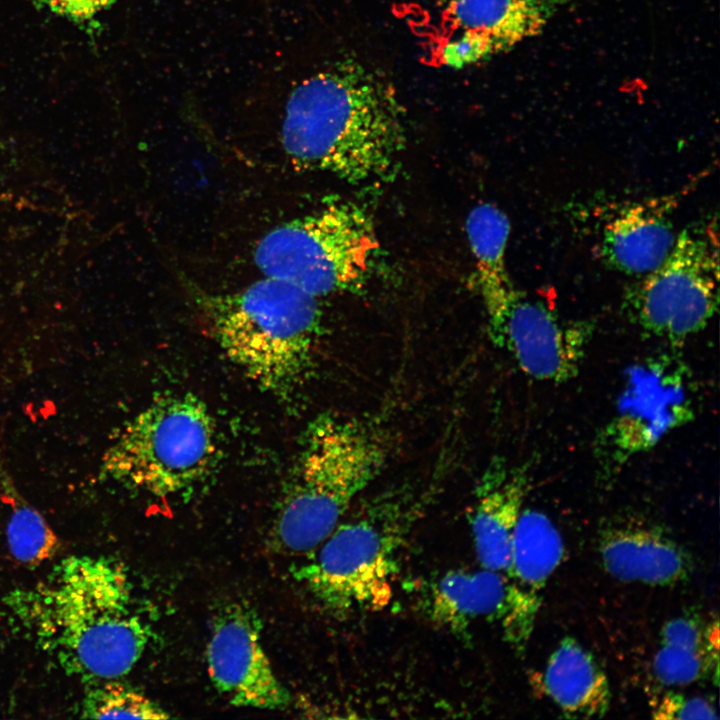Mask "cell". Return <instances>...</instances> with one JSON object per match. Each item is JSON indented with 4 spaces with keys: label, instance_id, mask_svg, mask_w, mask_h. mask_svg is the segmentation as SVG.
Wrapping results in <instances>:
<instances>
[{
    "label": "cell",
    "instance_id": "16",
    "mask_svg": "<svg viewBox=\"0 0 720 720\" xmlns=\"http://www.w3.org/2000/svg\"><path fill=\"white\" fill-rule=\"evenodd\" d=\"M675 196L631 205L604 227L601 255L613 268L646 275L673 249L677 235L670 218Z\"/></svg>",
    "mask_w": 720,
    "mask_h": 720
},
{
    "label": "cell",
    "instance_id": "14",
    "mask_svg": "<svg viewBox=\"0 0 720 720\" xmlns=\"http://www.w3.org/2000/svg\"><path fill=\"white\" fill-rule=\"evenodd\" d=\"M598 548L606 572L622 582L664 587L692 572L687 551L662 528L638 517L608 521L599 531Z\"/></svg>",
    "mask_w": 720,
    "mask_h": 720
},
{
    "label": "cell",
    "instance_id": "21",
    "mask_svg": "<svg viewBox=\"0 0 720 720\" xmlns=\"http://www.w3.org/2000/svg\"><path fill=\"white\" fill-rule=\"evenodd\" d=\"M81 717L90 719H166L170 715L141 692L118 679L90 683L84 695Z\"/></svg>",
    "mask_w": 720,
    "mask_h": 720
},
{
    "label": "cell",
    "instance_id": "7",
    "mask_svg": "<svg viewBox=\"0 0 720 720\" xmlns=\"http://www.w3.org/2000/svg\"><path fill=\"white\" fill-rule=\"evenodd\" d=\"M378 248L368 215L353 203L337 202L273 228L254 257L265 276L318 298L359 289Z\"/></svg>",
    "mask_w": 720,
    "mask_h": 720
},
{
    "label": "cell",
    "instance_id": "12",
    "mask_svg": "<svg viewBox=\"0 0 720 720\" xmlns=\"http://www.w3.org/2000/svg\"><path fill=\"white\" fill-rule=\"evenodd\" d=\"M563 554L562 536L551 519L540 510L524 508L512 536L506 595L499 617L504 638L517 653L529 642L543 590Z\"/></svg>",
    "mask_w": 720,
    "mask_h": 720
},
{
    "label": "cell",
    "instance_id": "1",
    "mask_svg": "<svg viewBox=\"0 0 720 720\" xmlns=\"http://www.w3.org/2000/svg\"><path fill=\"white\" fill-rule=\"evenodd\" d=\"M12 601L40 648L88 683L128 674L149 642L125 569L105 556H68Z\"/></svg>",
    "mask_w": 720,
    "mask_h": 720
},
{
    "label": "cell",
    "instance_id": "10",
    "mask_svg": "<svg viewBox=\"0 0 720 720\" xmlns=\"http://www.w3.org/2000/svg\"><path fill=\"white\" fill-rule=\"evenodd\" d=\"M434 1L455 28L440 47V62L462 69L535 36L571 0Z\"/></svg>",
    "mask_w": 720,
    "mask_h": 720
},
{
    "label": "cell",
    "instance_id": "9",
    "mask_svg": "<svg viewBox=\"0 0 720 720\" xmlns=\"http://www.w3.org/2000/svg\"><path fill=\"white\" fill-rule=\"evenodd\" d=\"M480 294L491 338L526 375L553 383L577 375L591 334L587 327L562 322L511 281Z\"/></svg>",
    "mask_w": 720,
    "mask_h": 720
},
{
    "label": "cell",
    "instance_id": "17",
    "mask_svg": "<svg viewBox=\"0 0 720 720\" xmlns=\"http://www.w3.org/2000/svg\"><path fill=\"white\" fill-rule=\"evenodd\" d=\"M542 683L560 711L571 718H599L606 714L611 691L606 674L593 655L572 637H565L551 653Z\"/></svg>",
    "mask_w": 720,
    "mask_h": 720
},
{
    "label": "cell",
    "instance_id": "6",
    "mask_svg": "<svg viewBox=\"0 0 720 720\" xmlns=\"http://www.w3.org/2000/svg\"><path fill=\"white\" fill-rule=\"evenodd\" d=\"M216 452L215 426L193 394L152 401L120 431L102 457L106 479L164 497L196 484Z\"/></svg>",
    "mask_w": 720,
    "mask_h": 720
},
{
    "label": "cell",
    "instance_id": "24",
    "mask_svg": "<svg viewBox=\"0 0 720 720\" xmlns=\"http://www.w3.org/2000/svg\"><path fill=\"white\" fill-rule=\"evenodd\" d=\"M55 13L73 20L92 18L116 0H43Z\"/></svg>",
    "mask_w": 720,
    "mask_h": 720
},
{
    "label": "cell",
    "instance_id": "19",
    "mask_svg": "<svg viewBox=\"0 0 720 720\" xmlns=\"http://www.w3.org/2000/svg\"><path fill=\"white\" fill-rule=\"evenodd\" d=\"M0 490L9 507L6 537L11 555L27 566H38L53 559L62 547L59 536L18 490L1 462Z\"/></svg>",
    "mask_w": 720,
    "mask_h": 720
},
{
    "label": "cell",
    "instance_id": "23",
    "mask_svg": "<svg viewBox=\"0 0 720 720\" xmlns=\"http://www.w3.org/2000/svg\"><path fill=\"white\" fill-rule=\"evenodd\" d=\"M651 712L656 719H718L717 711L703 697H687L667 692L651 702Z\"/></svg>",
    "mask_w": 720,
    "mask_h": 720
},
{
    "label": "cell",
    "instance_id": "20",
    "mask_svg": "<svg viewBox=\"0 0 720 720\" xmlns=\"http://www.w3.org/2000/svg\"><path fill=\"white\" fill-rule=\"evenodd\" d=\"M466 234L476 261L479 290L510 281L505 264L510 222L490 203L475 206L466 219Z\"/></svg>",
    "mask_w": 720,
    "mask_h": 720
},
{
    "label": "cell",
    "instance_id": "18",
    "mask_svg": "<svg viewBox=\"0 0 720 720\" xmlns=\"http://www.w3.org/2000/svg\"><path fill=\"white\" fill-rule=\"evenodd\" d=\"M505 595L504 573L483 567L477 571H450L432 584L424 607L433 623L464 634L480 620L499 618Z\"/></svg>",
    "mask_w": 720,
    "mask_h": 720
},
{
    "label": "cell",
    "instance_id": "15",
    "mask_svg": "<svg viewBox=\"0 0 720 720\" xmlns=\"http://www.w3.org/2000/svg\"><path fill=\"white\" fill-rule=\"evenodd\" d=\"M528 473L495 460L477 482L470 527L481 567L504 573L514 529L529 490Z\"/></svg>",
    "mask_w": 720,
    "mask_h": 720
},
{
    "label": "cell",
    "instance_id": "11",
    "mask_svg": "<svg viewBox=\"0 0 720 720\" xmlns=\"http://www.w3.org/2000/svg\"><path fill=\"white\" fill-rule=\"evenodd\" d=\"M206 658L214 687L231 705L264 710L289 705V692L265 653L258 623L242 607H231L216 620Z\"/></svg>",
    "mask_w": 720,
    "mask_h": 720
},
{
    "label": "cell",
    "instance_id": "4",
    "mask_svg": "<svg viewBox=\"0 0 720 720\" xmlns=\"http://www.w3.org/2000/svg\"><path fill=\"white\" fill-rule=\"evenodd\" d=\"M431 496L404 486L370 497L347 512L296 577L334 616L384 606L400 552Z\"/></svg>",
    "mask_w": 720,
    "mask_h": 720
},
{
    "label": "cell",
    "instance_id": "2",
    "mask_svg": "<svg viewBox=\"0 0 720 720\" xmlns=\"http://www.w3.org/2000/svg\"><path fill=\"white\" fill-rule=\"evenodd\" d=\"M403 111L392 85L345 58L291 92L281 140L292 163L353 184L390 175L405 144Z\"/></svg>",
    "mask_w": 720,
    "mask_h": 720
},
{
    "label": "cell",
    "instance_id": "22",
    "mask_svg": "<svg viewBox=\"0 0 720 720\" xmlns=\"http://www.w3.org/2000/svg\"><path fill=\"white\" fill-rule=\"evenodd\" d=\"M707 651L661 644L656 652L652 669L656 679L666 686L691 684L704 676L713 663Z\"/></svg>",
    "mask_w": 720,
    "mask_h": 720
},
{
    "label": "cell",
    "instance_id": "5",
    "mask_svg": "<svg viewBox=\"0 0 720 720\" xmlns=\"http://www.w3.org/2000/svg\"><path fill=\"white\" fill-rule=\"evenodd\" d=\"M226 356L266 390L285 392L304 376L320 328L318 298L267 277L205 301Z\"/></svg>",
    "mask_w": 720,
    "mask_h": 720
},
{
    "label": "cell",
    "instance_id": "3",
    "mask_svg": "<svg viewBox=\"0 0 720 720\" xmlns=\"http://www.w3.org/2000/svg\"><path fill=\"white\" fill-rule=\"evenodd\" d=\"M382 431L358 418L324 414L307 427L273 536L286 552H313L383 470Z\"/></svg>",
    "mask_w": 720,
    "mask_h": 720
},
{
    "label": "cell",
    "instance_id": "13",
    "mask_svg": "<svg viewBox=\"0 0 720 720\" xmlns=\"http://www.w3.org/2000/svg\"><path fill=\"white\" fill-rule=\"evenodd\" d=\"M680 376L668 366L643 367L631 380L619 410L604 432L613 460L654 447L664 436L693 416Z\"/></svg>",
    "mask_w": 720,
    "mask_h": 720
},
{
    "label": "cell",
    "instance_id": "8",
    "mask_svg": "<svg viewBox=\"0 0 720 720\" xmlns=\"http://www.w3.org/2000/svg\"><path fill=\"white\" fill-rule=\"evenodd\" d=\"M718 255L716 223L680 232L667 258L628 296L636 323L676 344L704 329L718 304Z\"/></svg>",
    "mask_w": 720,
    "mask_h": 720
}]
</instances>
